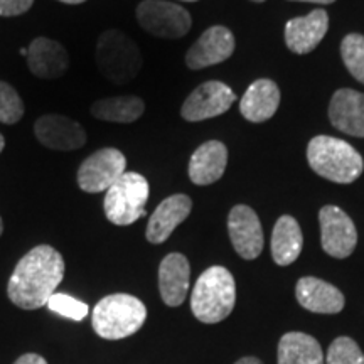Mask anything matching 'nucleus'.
<instances>
[{"label": "nucleus", "mask_w": 364, "mask_h": 364, "mask_svg": "<svg viewBox=\"0 0 364 364\" xmlns=\"http://www.w3.org/2000/svg\"><path fill=\"white\" fill-rule=\"evenodd\" d=\"M65 277V260L49 245H39L26 253L12 272L7 295L12 304L24 311L48 306Z\"/></svg>", "instance_id": "1"}, {"label": "nucleus", "mask_w": 364, "mask_h": 364, "mask_svg": "<svg viewBox=\"0 0 364 364\" xmlns=\"http://www.w3.org/2000/svg\"><path fill=\"white\" fill-rule=\"evenodd\" d=\"M307 162L317 176L336 184H351L364 171L361 154L351 144L329 135H317L309 142Z\"/></svg>", "instance_id": "2"}, {"label": "nucleus", "mask_w": 364, "mask_h": 364, "mask_svg": "<svg viewBox=\"0 0 364 364\" xmlns=\"http://www.w3.org/2000/svg\"><path fill=\"white\" fill-rule=\"evenodd\" d=\"M236 284L225 267H211L201 273L191 295V309L198 321L218 324L233 312Z\"/></svg>", "instance_id": "3"}, {"label": "nucleus", "mask_w": 364, "mask_h": 364, "mask_svg": "<svg viewBox=\"0 0 364 364\" xmlns=\"http://www.w3.org/2000/svg\"><path fill=\"white\" fill-rule=\"evenodd\" d=\"M147 318V309L140 299L129 294H113L100 300L93 309L91 324L100 338L125 339L135 334Z\"/></svg>", "instance_id": "4"}, {"label": "nucleus", "mask_w": 364, "mask_h": 364, "mask_svg": "<svg viewBox=\"0 0 364 364\" xmlns=\"http://www.w3.org/2000/svg\"><path fill=\"white\" fill-rule=\"evenodd\" d=\"M97 66L113 85H129L142 68V54L134 39L120 31H107L97 43Z\"/></svg>", "instance_id": "5"}, {"label": "nucleus", "mask_w": 364, "mask_h": 364, "mask_svg": "<svg viewBox=\"0 0 364 364\" xmlns=\"http://www.w3.org/2000/svg\"><path fill=\"white\" fill-rule=\"evenodd\" d=\"M150 194L149 181L139 172H125L103 199L105 216L117 226H130L145 216Z\"/></svg>", "instance_id": "6"}, {"label": "nucleus", "mask_w": 364, "mask_h": 364, "mask_svg": "<svg viewBox=\"0 0 364 364\" xmlns=\"http://www.w3.org/2000/svg\"><path fill=\"white\" fill-rule=\"evenodd\" d=\"M136 19L145 33L162 39H181L191 31L193 19L184 7L167 0H144Z\"/></svg>", "instance_id": "7"}, {"label": "nucleus", "mask_w": 364, "mask_h": 364, "mask_svg": "<svg viewBox=\"0 0 364 364\" xmlns=\"http://www.w3.org/2000/svg\"><path fill=\"white\" fill-rule=\"evenodd\" d=\"M127 159L118 149L107 147L91 154L78 169V186L81 191L98 194L108 191L125 174Z\"/></svg>", "instance_id": "8"}, {"label": "nucleus", "mask_w": 364, "mask_h": 364, "mask_svg": "<svg viewBox=\"0 0 364 364\" xmlns=\"http://www.w3.org/2000/svg\"><path fill=\"white\" fill-rule=\"evenodd\" d=\"M321 245L334 258H348L358 245V231L351 218L338 206H324L318 211Z\"/></svg>", "instance_id": "9"}, {"label": "nucleus", "mask_w": 364, "mask_h": 364, "mask_svg": "<svg viewBox=\"0 0 364 364\" xmlns=\"http://www.w3.org/2000/svg\"><path fill=\"white\" fill-rule=\"evenodd\" d=\"M235 102L236 95L230 86L221 81H206L186 98L181 115L188 122H203L226 113Z\"/></svg>", "instance_id": "10"}, {"label": "nucleus", "mask_w": 364, "mask_h": 364, "mask_svg": "<svg viewBox=\"0 0 364 364\" xmlns=\"http://www.w3.org/2000/svg\"><path fill=\"white\" fill-rule=\"evenodd\" d=\"M228 233L231 243L245 260H255L263 252V230L260 218L250 206L238 204L230 211L228 216Z\"/></svg>", "instance_id": "11"}, {"label": "nucleus", "mask_w": 364, "mask_h": 364, "mask_svg": "<svg viewBox=\"0 0 364 364\" xmlns=\"http://www.w3.org/2000/svg\"><path fill=\"white\" fill-rule=\"evenodd\" d=\"M235 36L225 26H213L204 31L186 54V65L189 70H204L208 66L220 65L233 56Z\"/></svg>", "instance_id": "12"}, {"label": "nucleus", "mask_w": 364, "mask_h": 364, "mask_svg": "<svg viewBox=\"0 0 364 364\" xmlns=\"http://www.w3.org/2000/svg\"><path fill=\"white\" fill-rule=\"evenodd\" d=\"M34 134L44 147L63 152L81 149L86 144L83 127L65 115L39 117L34 124Z\"/></svg>", "instance_id": "13"}, {"label": "nucleus", "mask_w": 364, "mask_h": 364, "mask_svg": "<svg viewBox=\"0 0 364 364\" xmlns=\"http://www.w3.org/2000/svg\"><path fill=\"white\" fill-rule=\"evenodd\" d=\"M329 29V16L322 9H316L304 17L290 19L285 26L287 48L295 54H307L321 44Z\"/></svg>", "instance_id": "14"}, {"label": "nucleus", "mask_w": 364, "mask_h": 364, "mask_svg": "<svg viewBox=\"0 0 364 364\" xmlns=\"http://www.w3.org/2000/svg\"><path fill=\"white\" fill-rule=\"evenodd\" d=\"M27 66L41 80H58L70 68V56L58 41L36 38L27 48Z\"/></svg>", "instance_id": "15"}, {"label": "nucleus", "mask_w": 364, "mask_h": 364, "mask_svg": "<svg viewBox=\"0 0 364 364\" xmlns=\"http://www.w3.org/2000/svg\"><path fill=\"white\" fill-rule=\"evenodd\" d=\"M193 209V201L186 194H174L166 198L150 216L145 236L150 243L161 245L174 233L182 221L188 220Z\"/></svg>", "instance_id": "16"}, {"label": "nucleus", "mask_w": 364, "mask_h": 364, "mask_svg": "<svg viewBox=\"0 0 364 364\" xmlns=\"http://www.w3.org/2000/svg\"><path fill=\"white\" fill-rule=\"evenodd\" d=\"M329 120L336 129L364 139V93L343 88L332 95Z\"/></svg>", "instance_id": "17"}, {"label": "nucleus", "mask_w": 364, "mask_h": 364, "mask_svg": "<svg viewBox=\"0 0 364 364\" xmlns=\"http://www.w3.org/2000/svg\"><path fill=\"white\" fill-rule=\"evenodd\" d=\"M228 166V149L220 140H208L191 156L188 174L196 186H209L220 181Z\"/></svg>", "instance_id": "18"}, {"label": "nucleus", "mask_w": 364, "mask_h": 364, "mask_svg": "<svg viewBox=\"0 0 364 364\" xmlns=\"http://www.w3.org/2000/svg\"><path fill=\"white\" fill-rule=\"evenodd\" d=\"M191 267L188 258L181 253H171L159 267V290L164 304L179 307L188 297Z\"/></svg>", "instance_id": "19"}, {"label": "nucleus", "mask_w": 364, "mask_h": 364, "mask_svg": "<svg viewBox=\"0 0 364 364\" xmlns=\"http://www.w3.org/2000/svg\"><path fill=\"white\" fill-rule=\"evenodd\" d=\"M299 304L316 314H339L344 309V295L341 290L316 277H304L295 287Z\"/></svg>", "instance_id": "20"}, {"label": "nucleus", "mask_w": 364, "mask_h": 364, "mask_svg": "<svg viewBox=\"0 0 364 364\" xmlns=\"http://www.w3.org/2000/svg\"><path fill=\"white\" fill-rule=\"evenodd\" d=\"M280 105V90L275 81L272 80H257L248 86L243 98L240 102L241 115L253 124L270 120L279 110Z\"/></svg>", "instance_id": "21"}, {"label": "nucleus", "mask_w": 364, "mask_h": 364, "mask_svg": "<svg viewBox=\"0 0 364 364\" xmlns=\"http://www.w3.org/2000/svg\"><path fill=\"white\" fill-rule=\"evenodd\" d=\"M304 247V236L299 223L292 216H282L275 223L272 235V257L280 267L294 263L300 257Z\"/></svg>", "instance_id": "22"}, {"label": "nucleus", "mask_w": 364, "mask_h": 364, "mask_svg": "<svg viewBox=\"0 0 364 364\" xmlns=\"http://www.w3.org/2000/svg\"><path fill=\"white\" fill-rule=\"evenodd\" d=\"M279 364H324V354L312 336L287 332L279 343Z\"/></svg>", "instance_id": "23"}, {"label": "nucleus", "mask_w": 364, "mask_h": 364, "mask_svg": "<svg viewBox=\"0 0 364 364\" xmlns=\"http://www.w3.org/2000/svg\"><path fill=\"white\" fill-rule=\"evenodd\" d=\"M91 115L102 122L113 124H134L144 115L145 103L142 98L127 95V97H112L97 100L90 108Z\"/></svg>", "instance_id": "24"}, {"label": "nucleus", "mask_w": 364, "mask_h": 364, "mask_svg": "<svg viewBox=\"0 0 364 364\" xmlns=\"http://www.w3.org/2000/svg\"><path fill=\"white\" fill-rule=\"evenodd\" d=\"M341 56L344 66L354 80L364 85V36L348 34L341 43Z\"/></svg>", "instance_id": "25"}, {"label": "nucleus", "mask_w": 364, "mask_h": 364, "mask_svg": "<svg viewBox=\"0 0 364 364\" xmlns=\"http://www.w3.org/2000/svg\"><path fill=\"white\" fill-rule=\"evenodd\" d=\"M24 117V102L6 81H0V122L14 125Z\"/></svg>", "instance_id": "26"}, {"label": "nucleus", "mask_w": 364, "mask_h": 364, "mask_svg": "<svg viewBox=\"0 0 364 364\" xmlns=\"http://www.w3.org/2000/svg\"><path fill=\"white\" fill-rule=\"evenodd\" d=\"M327 364H364V354L356 341L351 338H338L329 346L326 358Z\"/></svg>", "instance_id": "27"}, {"label": "nucleus", "mask_w": 364, "mask_h": 364, "mask_svg": "<svg viewBox=\"0 0 364 364\" xmlns=\"http://www.w3.org/2000/svg\"><path fill=\"white\" fill-rule=\"evenodd\" d=\"M48 307L53 312L59 314V316L71 318V321L76 322L83 321L90 312V307L85 302H81V300L71 297L68 294H53L48 302Z\"/></svg>", "instance_id": "28"}, {"label": "nucleus", "mask_w": 364, "mask_h": 364, "mask_svg": "<svg viewBox=\"0 0 364 364\" xmlns=\"http://www.w3.org/2000/svg\"><path fill=\"white\" fill-rule=\"evenodd\" d=\"M34 0H0V17H16L33 7Z\"/></svg>", "instance_id": "29"}, {"label": "nucleus", "mask_w": 364, "mask_h": 364, "mask_svg": "<svg viewBox=\"0 0 364 364\" xmlns=\"http://www.w3.org/2000/svg\"><path fill=\"white\" fill-rule=\"evenodd\" d=\"M14 364H48V361L43 356L34 353H27L24 356H21Z\"/></svg>", "instance_id": "30"}, {"label": "nucleus", "mask_w": 364, "mask_h": 364, "mask_svg": "<svg viewBox=\"0 0 364 364\" xmlns=\"http://www.w3.org/2000/svg\"><path fill=\"white\" fill-rule=\"evenodd\" d=\"M235 364H262V361L257 358H243L240 359V361H236Z\"/></svg>", "instance_id": "31"}, {"label": "nucleus", "mask_w": 364, "mask_h": 364, "mask_svg": "<svg viewBox=\"0 0 364 364\" xmlns=\"http://www.w3.org/2000/svg\"><path fill=\"white\" fill-rule=\"evenodd\" d=\"M292 2H311V4H321V6H327V4L336 2V0H292Z\"/></svg>", "instance_id": "32"}, {"label": "nucleus", "mask_w": 364, "mask_h": 364, "mask_svg": "<svg viewBox=\"0 0 364 364\" xmlns=\"http://www.w3.org/2000/svg\"><path fill=\"white\" fill-rule=\"evenodd\" d=\"M59 2H65V4H71V6H76V4H83L86 0H59Z\"/></svg>", "instance_id": "33"}, {"label": "nucleus", "mask_w": 364, "mask_h": 364, "mask_svg": "<svg viewBox=\"0 0 364 364\" xmlns=\"http://www.w3.org/2000/svg\"><path fill=\"white\" fill-rule=\"evenodd\" d=\"M4 147H6V139H4V135L0 134V154H2Z\"/></svg>", "instance_id": "34"}, {"label": "nucleus", "mask_w": 364, "mask_h": 364, "mask_svg": "<svg viewBox=\"0 0 364 364\" xmlns=\"http://www.w3.org/2000/svg\"><path fill=\"white\" fill-rule=\"evenodd\" d=\"M22 56H27V49L26 48H21V51H19Z\"/></svg>", "instance_id": "35"}, {"label": "nucleus", "mask_w": 364, "mask_h": 364, "mask_svg": "<svg viewBox=\"0 0 364 364\" xmlns=\"http://www.w3.org/2000/svg\"><path fill=\"white\" fill-rule=\"evenodd\" d=\"M4 231V223H2V218H0V235H2Z\"/></svg>", "instance_id": "36"}, {"label": "nucleus", "mask_w": 364, "mask_h": 364, "mask_svg": "<svg viewBox=\"0 0 364 364\" xmlns=\"http://www.w3.org/2000/svg\"><path fill=\"white\" fill-rule=\"evenodd\" d=\"M253 2H265V0H253Z\"/></svg>", "instance_id": "37"}, {"label": "nucleus", "mask_w": 364, "mask_h": 364, "mask_svg": "<svg viewBox=\"0 0 364 364\" xmlns=\"http://www.w3.org/2000/svg\"><path fill=\"white\" fill-rule=\"evenodd\" d=\"M184 2H196V0H184Z\"/></svg>", "instance_id": "38"}]
</instances>
